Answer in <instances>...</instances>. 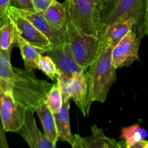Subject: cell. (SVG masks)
<instances>
[{"label":"cell","instance_id":"1","mask_svg":"<svg viewBox=\"0 0 148 148\" xmlns=\"http://www.w3.org/2000/svg\"><path fill=\"white\" fill-rule=\"evenodd\" d=\"M113 49L104 41L100 55L88 68L86 76L91 102L104 103L110 88L116 80V69L112 59Z\"/></svg>","mask_w":148,"mask_h":148},{"label":"cell","instance_id":"2","mask_svg":"<svg viewBox=\"0 0 148 148\" xmlns=\"http://www.w3.org/2000/svg\"><path fill=\"white\" fill-rule=\"evenodd\" d=\"M14 69L15 77L12 92L15 100L26 110L36 112L38 107L45 101L52 84L39 79L33 72L17 68Z\"/></svg>","mask_w":148,"mask_h":148},{"label":"cell","instance_id":"3","mask_svg":"<svg viewBox=\"0 0 148 148\" xmlns=\"http://www.w3.org/2000/svg\"><path fill=\"white\" fill-rule=\"evenodd\" d=\"M68 20L84 34L102 37V9L95 0H65Z\"/></svg>","mask_w":148,"mask_h":148},{"label":"cell","instance_id":"4","mask_svg":"<svg viewBox=\"0 0 148 148\" xmlns=\"http://www.w3.org/2000/svg\"><path fill=\"white\" fill-rule=\"evenodd\" d=\"M67 38L75 62L84 70L97 59L102 49V38L78 31L68 20L65 25Z\"/></svg>","mask_w":148,"mask_h":148},{"label":"cell","instance_id":"5","mask_svg":"<svg viewBox=\"0 0 148 148\" xmlns=\"http://www.w3.org/2000/svg\"><path fill=\"white\" fill-rule=\"evenodd\" d=\"M145 8L146 0H119L113 12L103 25L102 36L110 25L124 17H130L135 21L134 33L141 39L142 38Z\"/></svg>","mask_w":148,"mask_h":148},{"label":"cell","instance_id":"6","mask_svg":"<svg viewBox=\"0 0 148 148\" xmlns=\"http://www.w3.org/2000/svg\"><path fill=\"white\" fill-rule=\"evenodd\" d=\"M7 15L15 27L16 31L25 40L43 53H46L52 49L53 46L49 39L29 20L20 15L16 11L15 6L11 5L9 7Z\"/></svg>","mask_w":148,"mask_h":148},{"label":"cell","instance_id":"7","mask_svg":"<svg viewBox=\"0 0 148 148\" xmlns=\"http://www.w3.org/2000/svg\"><path fill=\"white\" fill-rule=\"evenodd\" d=\"M26 109L15 100L12 92H0V119L4 131L17 132L25 122Z\"/></svg>","mask_w":148,"mask_h":148},{"label":"cell","instance_id":"8","mask_svg":"<svg viewBox=\"0 0 148 148\" xmlns=\"http://www.w3.org/2000/svg\"><path fill=\"white\" fill-rule=\"evenodd\" d=\"M139 44L140 39L133 30H131L112 51L113 64L116 69L129 66L135 61H139Z\"/></svg>","mask_w":148,"mask_h":148},{"label":"cell","instance_id":"9","mask_svg":"<svg viewBox=\"0 0 148 148\" xmlns=\"http://www.w3.org/2000/svg\"><path fill=\"white\" fill-rule=\"evenodd\" d=\"M46 53L55 63L59 73L70 79L77 74L85 72L75 62L68 41L53 46Z\"/></svg>","mask_w":148,"mask_h":148},{"label":"cell","instance_id":"10","mask_svg":"<svg viewBox=\"0 0 148 148\" xmlns=\"http://www.w3.org/2000/svg\"><path fill=\"white\" fill-rule=\"evenodd\" d=\"M15 7V10L20 15L30 22L38 30L41 32L48 39L52 46H57L68 41L66 30H59L54 27L45 18L44 14L41 12L28 11Z\"/></svg>","mask_w":148,"mask_h":148},{"label":"cell","instance_id":"11","mask_svg":"<svg viewBox=\"0 0 148 148\" xmlns=\"http://www.w3.org/2000/svg\"><path fill=\"white\" fill-rule=\"evenodd\" d=\"M17 133L24 139L30 148H56V145L38 128L34 111L32 110H26L24 124Z\"/></svg>","mask_w":148,"mask_h":148},{"label":"cell","instance_id":"12","mask_svg":"<svg viewBox=\"0 0 148 148\" xmlns=\"http://www.w3.org/2000/svg\"><path fill=\"white\" fill-rule=\"evenodd\" d=\"M68 95L74 101L84 117L89 114L91 101L89 92L88 79L85 72H82L71 78L68 87Z\"/></svg>","mask_w":148,"mask_h":148},{"label":"cell","instance_id":"13","mask_svg":"<svg viewBox=\"0 0 148 148\" xmlns=\"http://www.w3.org/2000/svg\"><path fill=\"white\" fill-rule=\"evenodd\" d=\"M89 137H82L78 134L73 135V143L81 148H119V143L114 139L104 134L102 129L93 125Z\"/></svg>","mask_w":148,"mask_h":148},{"label":"cell","instance_id":"14","mask_svg":"<svg viewBox=\"0 0 148 148\" xmlns=\"http://www.w3.org/2000/svg\"><path fill=\"white\" fill-rule=\"evenodd\" d=\"M134 26V20L130 17H124L115 22L107 27L103 35L104 43L114 48Z\"/></svg>","mask_w":148,"mask_h":148},{"label":"cell","instance_id":"15","mask_svg":"<svg viewBox=\"0 0 148 148\" xmlns=\"http://www.w3.org/2000/svg\"><path fill=\"white\" fill-rule=\"evenodd\" d=\"M15 44L20 49V53L24 61L25 69L29 72H33L35 69H38V64L42 53H44L43 52L25 40L17 31L15 33Z\"/></svg>","mask_w":148,"mask_h":148},{"label":"cell","instance_id":"16","mask_svg":"<svg viewBox=\"0 0 148 148\" xmlns=\"http://www.w3.org/2000/svg\"><path fill=\"white\" fill-rule=\"evenodd\" d=\"M70 101H63L62 108L57 114H54L57 132L58 141L67 142L71 145L73 143V135L70 127Z\"/></svg>","mask_w":148,"mask_h":148},{"label":"cell","instance_id":"17","mask_svg":"<svg viewBox=\"0 0 148 148\" xmlns=\"http://www.w3.org/2000/svg\"><path fill=\"white\" fill-rule=\"evenodd\" d=\"M12 49L0 51V92H12L15 72L10 62Z\"/></svg>","mask_w":148,"mask_h":148},{"label":"cell","instance_id":"18","mask_svg":"<svg viewBox=\"0 0 148 148\" xmlns=\"http://www.w3.org/2000/svg\"><path fill=\"white\" fill-rule=\"evenodd\" d=\"M36 112L41 123L44 134L54 144L56 145L58 138L55 116L47 106L45 101L38 107Z\"/></svg>","mask_w":148,"mask_h":148},{"label":"cell","instance_id":"19","mask_svg":"<svg viewBox=\"0 0 148 148\" xmlns=\"http://www.w3.org/2000/svg\"><path fill=\"white\" fill-rule=\"evenodd\" d=\"M44 14L46 20L54 27L59 30H65V25L68 22V14L64 3L54 0Z\"/></svg>","mask_w":148,"mask_h":148},{"label":"cell","instance_id":"20","mask_svg":"<svg viewBox=\"0 0 148 148\" xmlns=\"http://www.w3.org/2000/svg\"><path fill=\"white\" fill-rule=\"evenodd\" d=\"M147 135L146 130L142 128L139 124H135L129 127H123L121 130L120 138L123 139L126 144L131 146L144 140Z\"/></svg>","mask_w":148,"mask_h":148},{"label":"cell","instance_id":"21","mask_svg":"<svg viewBox=\"0 0 148 148\" xmlns=\"http://www.w3.org/2000/svg\"><path fill=\"white\" fill-rule=\"evenodd\" d=\"M15 27L8 19L0 28V51L12 49L15 45Z\"/></svg>","mask_w":148,"mask_h":148},{"label":"cell","instance_id":"22","mask_svg":"<svg viewBox=\"0 0 148 148\" xmlns=\"http://www.w3.org/2000/svg\"><path fill=\"white\" fill-rule=\"evenodd\" d=\"M45 102L54 114L59 112L62 106V96L58 82L52 84V88L46 95Z\"/></svg>","mask_w":148,"mask_h":148},{"label":"cell","instance_id":"23","mask_svg":"<svg viewBox=\"0 0 148 148\" xmlns=\"http://www.w3.org/2000/svg\"><path fill=\"white\" fill-rule=\"evenodd\" d=\"M38 69L42 71L49 79L53 81H56L59 74V70L50 56L48 55L41 56L38 64Z\"/></svg>","mask_w":148,"mask_h":148},{"label":"cell","instance_id":"24","mask_svg":"<svg viewBox=\"0 0 148 148\" xmlns=\"http://www.w3.org/2000/svg\"><path fill=\"white\" fill-rule=\"evenodd\" d=\"M118 1L119 0H106V2L103 7L101 14V23L102 27L104 23H106V21L108 20L112 13L113 12Z\"/></svg>","mask_w":148,"mask_h":148},{"label":"cell","instance_id":"25","mask_svg":"<svg viewBox=\"0 0 148 148\" xmlns=\"http://www.w3.org/2000/svg\"><path fill=\"white\" fill-rule=\"evenodd\" d=\"M54 0H31L33 7L36 12H44Z\"/></svg>","mask_w":148,"mask_h":148},{"label":"cell","instance_id":"26","mask_svg":"<svg viewBox=\"0 0 148 148\" xmlns=\"http://www.w3.org/2000/svg\"><path fill=\"white\" fill-rule=\"evenodd\" d=\"M15 6L17 8L22 9L28 11H36L32 4L31 0H13Z\"/></svg>","mask_w":148,"mask_h":148},{"label":"cell","instance_id":"27","mask_svg":"<svg viewBox=\"0 0 148 148\" xmlns=\"http://www.w3.org/2000/svg\"><path fill=\"white\" fill-rule=\"evenodd\" d=\"M12 0H0V17L7 15L9 7H10Z\"/></svg>","mask_w":148,"mask_h":148},{"label":"cell","instance_id":"28","mask_svg":"<svg viewBox=\"0 0 148 148\" xmlns=\"http://www.w3.org/2000/svg\"><path fill=\"white\" fill-rule=\"evenodd\" d=\"M147 141L145 140H142V141L139 142V143H136L135 145H133L129 146L126 143L125 140H121L120 142H119V148H144L145 147V145L147 144Z\"/></svg>","mask_w":148,"mask_h":148},{"label":"cell","instance_id":"29","mask_svg":"<svg viewBox=\"0 0 148 148\" xmlns=\"http://www.w3.org/2000/svg\"><path fill=\"white\" fill-rule=\"evenodd\" d=\"M0 148H9L5 137V131L3 128L1 119H0Z\"/></svg>","mask_w":148,"mask_h":148},{"label":"cell","instance_id":"30","mask_svg":"<svg viewBox=\"0 0 148 148\" xmlns=\"http://www.w3.org/2000/svg\"><path fill=\"white\" fill-rule=\"evenodd\" d=\"M145 36H148V0H146V8L142 28V38Z\"/></svg>","mask_w":148,"mask_h":148},{"label":"cell","instance_id":"31","mask_svg":"<svg viewBox=\"0 0 148 148\" xmlns=\"http://www.w3.org/2000/svg\"><path fill=\"white\" fill-rule=\"evenodd\" d=\"M96 2L97 3V4L99 5V7L102 9V11L103 7H104V4L106 2V0H95Z\"/></svg>","mask_w":148,"mask_h":148},{"label":"cell","instance_id":"32","mask_svg":"<svg viewBox=\"0 0 148 148\" xmlns=\"http://www.w3.org/2000/svg\"><path fill=\"white\" fill-rule=\"evenodd\" d=\"M71 146H72V148H81V147H78V146L77 145H75V143H73L72 145H71Z\"/></svg>","mask_w":148,"mask_h":148},{"label":"cell","instance_id":"33","mask_svg":"<svg viewBox=\"0 0 148 148\" xmlns=\"http://www.w3.org/2000/svg\"><path fill=\"white\" fill-rule=\"evenodd\" d=\"M144 148H148V141H147V144L145 145V147H144Z\"/></svg>","mask_w":148,"mask_h":148}]
</instances>
